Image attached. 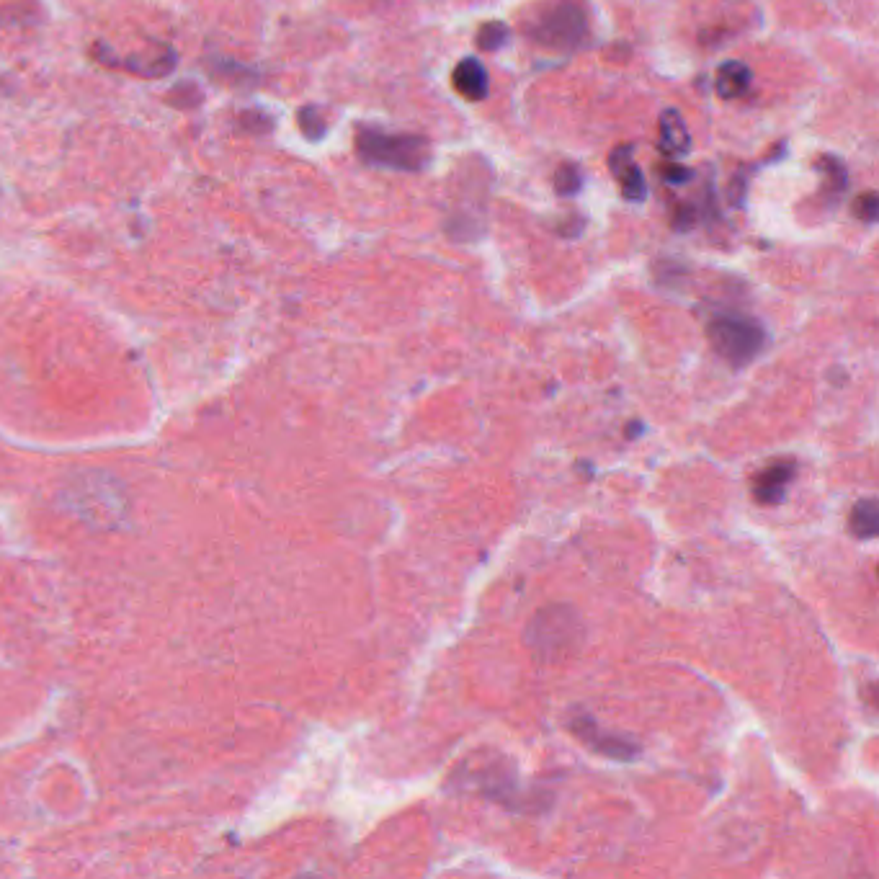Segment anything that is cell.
<instances>
[{"mask_svg": "<svg viewBox=\"0 0 879 879\" xmlns=\"http://www.w3.org/2000/svg\"><path fill=\"white\" fill-rule=\"evenodd\" d=\"M658 150L666 158H684L691 153V135L686 122L681 119V114L673 109L663 111L660 114V129H658Z\"/></svg>", "mask_w": 879, "mask_h": 879, "instance_id": "9c48e42d", "label": "cell"}, {"mask_svg": "<svg viewBox=\"0 0 879 879\" xmlns=\"http://www.w3.org/2000/svg\"><path fill=\"white\" fill-rule=\"evenodd\" d=\"M707 336L717 354L733 367H745L766 343V333L758 320L740 312H717L707 323Z\"/></svg>", "mask_w": 879, "mask_h": 879, "instance_id": "3957f363", "label": "cell"}, {"mask_svg": "<svg viewBox=\"0 0 879 879\" xmlns=\"http://www.w3.org/2000/svg\"><path fill=\"white\" fill-rule=\"evenodd\" d=\"M580 624L568 609H544L529 627V645L534 653H544L547 658H557L573 650L575 637H580Z\"/></svg>", "mask_w": 879, "mask_h": 879, "instance_id": "277c9868", "label": "cell"}, {"mask_svg": "<svg viewBox=\"0 0 879 879\" xmlns=\"http://www.w3.org/2000/svg\"><path fill=\"white\" fill-rule=\"evenodd\" d=\"M854 214L859 220L864 222H874L879 214V202H877V194L874 191H867V194H861L859 199L854 202Z\"/></svg>", "mask_w": 879, "mask_h": 879, "instance_id": "ac0fdd59", "label": "cell"}, {"mask_svg": "<svg viewBox=\"0 0 879 879\" xmlns=\"http://www.w3.org/2000/svg\"><path fill=\"white\" fill-rule=\"evenodd\" d=\"M583 189V173H580L578 165H560L555 173V191L560 196H575Z\"/></svg>", "mask_w": 879, "mask_h": 879, "instance_id": "4fadbf2b", "label": "cell"}, {"mask_svg": "<svg viewBox=\"0 0 879 879\" xmlns=\"http://www.w3.org/2000/svg\"><path fill=\"white\" fill-rule=\"evenodd\" d=\"M609 171L614 173V178L622 186L624 199L629 202H642L648 196V181L642 176V171L635 165V147L632 145H619L614 153L609 155Z\"/></svg>", "mask_w": 879, "mask_h": 879, "instance_id": "5b68a950", "label": "cell"}, {"mask_svg": "<svg viewBox=\"0 0 879 879\" xmlns=\"http://www.w3.org/2000/svg\"><path fill=\"white\" fill-rule=\"evenodd\" d=\"M508 39V29L506 24L501 21H488V24L480 26L477 31V47L480 49H488V52H495V49H501Z\"/></svg>", "mask_w": 879, "mask_h": 879, "instance_id": "5bb4252c", "label": "cell"}, {"mask_svg": "<svg viewBox=\"0 0 879 879\" xmlns=\"http://www.w3.org/2000/svg\"><path fill=\"white\" fill-rule=\"evenodd\" d=\"M751 88V70L738 60L722 62L715 75V91L722 98H740Z\"/></svg>", "mask_w": 879, "mask_h": 879, "instance_id": "8fae6325", "label": "cell"}, {"mask_svg": "<svg viewBox=\"0 0 879 879\" xmlns=\"http://www.w3.org/2000/svg\"><path fill=\"white\" fill-rule=\"evenodd\" d=\"M300 127H302V132H305L307 140L318 142L320 137L325 135V119H323V114H320V111L315 109V106H305V109L300 111Z\"/></svg>", "mask_w": 879, "mask_h": 879, "instance_id": "2e32d148", "label": "cell"}, {"mask_svg": "<svg viewBox=\"0 0 879 879\" xmlns=\"http://www.w3.org/2000/svg\"><path fill=\"white\" fill-rule=\"evenodd\" d=\"M452 83L457 88V93L467 101H483L488 96L490 78L488 70L483 68V62L475 60V57H464L459 60V65L452 73Z\"/></svg>", "mask_w": 879, "mask_h": 879, "instance_id": "30bf717a", "label": "cell"}, {"mask_svg": "<svg viewBox=\"0 0 879 879\" xmlns=\"http://www.w3.org/2000/svg\"><path fill=\"white\" fill-rule=\"evenodd\" d=\"M573 733L578 735L580 740H586L593 751L604 753V756L635 758V753H637L635 743H629V740L622 738V735L609 733V730H604V727L596 725L591 717H578V720H573Z\"/></svg>", "mask_w": 879, "mask_h": 879, "instance_id": "52a82bcc", "label": "cell"}, {"mask_svg": "<svg viewBox=\"0 0 879 879\" xmlns=\"http://www.w3.org/2000/svg\"><path fill=\"white\" fill-rule=\"evenodd\" d=\"M849 529H851V534L859 539H872L874 534H877L879 511H877V501H874V498L859 501L854 508H851Z\"/></svg>", "mask_w": 879, "mask_h": 879, "instance_id": "7c38bea8", "label": "cell"}, {"mask_svg": "<svg viewBox=\"0 0 879 879\" xmlns=\"http://www.w3.org/2000/svg\"><path fill=\"white\" fill-rule=\"evenodd\" d=\"M96 57L104 62V65H109V68L129 70V73L142 75V78H160V75L171 73L173 68V52L165 47H158L155 55H137V57H127V60L114 57L109 49H104V52L96 49Z\"/></svg>", "mask_w": 879, "mask_h": 879, "instance_id": "ba28073f", "label": "cell"}, {"mask_svg": "<svg viewBox=\"0 0 879 879\" xmlns=\"http://www.w3.org/2000/svg\"><path fill=\"white\" fill-rule=\"evenodd\" d=\"M526 34H532L542 47L573 49L588 34V16L580 0H547L526 21Z\"/></svg>", "mask_w": 879, "mask_h": 879, "instance_id": "6da1fadb", "label": "cell"}, {"mask_svg": "<svg viewBox=\"0 0 879 879\" xmlns=\"http://www.w3.org/2000/svg\"><path fill=\"white\" fill-rule=\"evenodd\" d=\"M818 165H820V171L828 176V184H825V189L833 191V194H843V189H846V171H843V165L838 163L836 158H828V155H825V158H820Z\"/></svg>", "mask_w": 879, "mask_h": 879, "instance_id": "9a60e30c", "label": "cell"}, {"mask_svg": "<svg viewBox=\"0 0 879 879\" xmlns=\"http://www.w3.org/2000/svg\"><path fill=\"white\" fill-rule=\"evenodd\" d=\"M356 153L369 165L421 171L428 163V142L418 135H390L382 129L361 127L356 132Z\"/></svg>", "mask_w": 879, "mask_h": 879, "instance_id": "7a4b0ae2", "label": "cell"}, {"mask_svg": "<svg viewBox=\"0 0 879 879\" xmlns=\"http://www.w3.org/2000/svg\"><path fill=\"white\" fill-rule=\"evenodd\" d=\"M691 176H694V173H691V168H686V165L673 163V160H671V163L660 165V178H663V181H666V184H671V186L689 184Z\"/></svg>", "mask_w": 879, "mask_h": 879, "instance_id": "e0dca14e", "label": "cell"}, {"mask_svg": "<svg viewBox=\"0 0 879 879\" xmlns=\"http://www.w3.org/2000/svg\"><path fill=\"white\" fill-rule=\"evenodd\" d=\"M797 475V464L792 459H776L766 467L761 475L753 480V498L764 506H776V503L784 501V493H787L789 483Z\"/></svg>", "mask_w": 879, "mask_h": 879, "instance_id": "8992f818", "label": "cell"}]
</instances>
